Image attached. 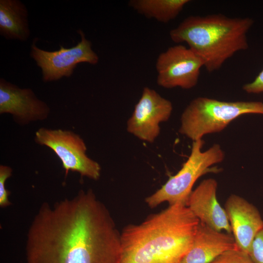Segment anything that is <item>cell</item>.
<instances>
[{"mask_svg": "<svg viewBox=\"0 0 263 263\" xmlns=\"http://www.w3.org/2000/svg\"><path fill=\"white\" fill-rule=\"evenodd\" d=\"M250 113L263 114V103L199 97L183 111L179 132L193 141H197L205 135L221 132L236 118Z\"/></svg>", "mask_w": 263, "mask_h": 263, "instance_id": "cell-4", "label": "cell"}, {"mask_svg": "<svg viewBox=\"0 0 263 263\" xmlns=\"http://www.w3.org/2000/svg\"><path fill=\"white\" fill-rule=\"evenodd\" d=\"M217 187L215 179L204 180L192 190L186 206L200 222L218 231L232 234L225 209L217 198Z\"/></svg>", "mask_w": 263, "mask_h": 263, "instance_id": "cell-12", "label": "cell"}, {"mask_svg": "<svg viewBox=\"0 0 263 263\" xmlns=\"http://www.w3.org/2000/svg\"><path fill=\"white\" fill-rule=\"evenodd\" d=\"M243 89L248 94L263 93V69L253 81L244 84Z\"/></svg>", "mask_w": 263, "mask_h": 263, "instance_id": "cell-19", "label": "cell"}, {"mask_svg": "<svg viewBox=\"0 0 263 263\" xmlns=\"http://www.w3.org/2000/svg\"><path fill=\"white\" fill-rule=\"evenodd\" d=\"M200 223L187 206L169 205L121 233L120 263H181Z\"/></svg>", "mask_w": 263, "mask_h": 263, "instance_id": "cell-2", "label": "cell"}, {"mask_svg": "<svg viewBox=\"0 0 263 263\" xmlns=\"http://www.w3.org/2000/svg\"><path fill=\"white\" fill-rule=\"evenodd\" d=\"M155 66L159 86L167 89L179 87L190 89L197 84L204 64L192 50L179 44L161 53Z\"/></svg>", "mask_w": 263, "mask_h": 263, "instance_id": "cell-8", "label": "cell"}, {"mask_svg": "<svg viewBox=\"0 0 263 263\" xmlns=\"http://www.w3.org/2000/svg\"><path fill=\"white\" fill-rule=\"evenodd\" d=\"M224 208L238 249L248 254L255 237L263 227L259 211L252 203L234 194L227 198Z\"/></svg>", "mask_w": 263, "mask_h": 263, "instance_id": "cell-11", "label": "cell"}, {"mask_svg": "<svg viewBox=\"0 0 263 263\" xmlns=\"http://www.w3.org/2000/svg\"><path fill=\"white\" fill-rule=\"evenodd\" d=\"M238 249L232 234L200 222L192 245L181 263H211L225 252Z\"/></svg>", "mask_w": 263, "mask_h": 263, "instance_id": "cell-13", "label": "cell"}, {"mask_svg": "<svg viewBox=\"0 0 263 263\" xmlns=\"http://www.w3.org/2000/svg\"><path fill=\"white\" fill-rule=\"evenodd\" d=\"M252 19L221 14L191 16L169 32L175 43H186L201 58L209 73L220 69L238 52L248 48L247 34Z\"/></svg>", "mask_w": 263, "mask_h": 263, "instance_id": "cell-3", "label": "cell"}, {"mask_svg": "<svg viewBox=\"0 0 263 263\" xmlns=\"http://www.w3.org/2000/svg\"><path fill=\"white\" fill-rule=\"evenodd\" d=\"M248 255L254 263H263V227L255 237Z\"/></svg>", "mask_w": 263, "mask_h": 263, "instance_id": "cell-18", "label": "cell"}, {"mask_svg": "<svg viewBox=\"0 0 263 263\" xmlns=\"http://www.w3.org/2000/svg\"><path fill=\"white\" fill-rule=\"evenodd\" d=\"M211 263H254L249 255L238 249L228 251Z\"/></svg>", "mask_w": 263, "mask_h": 263, "instance_id": "cell-16", "label": "cell"}, {"mask_svg": "<svg viewBox=\"0 0 263 263\" xmlns=\"http://www.w3.org/2000/svg\"><path fill=\"white\" fill-rule=\"evenodd\" d=\"M81 40L71 48L59 45V49L47 51L36 45V38L33 40L30 53L41 71L42 79L44 82L57 81L63 77H69L73 75L78 64L81 62L96 65L99 57L92 49V44L87 39L84 32L77 30Z\"/></svg>", "mask_w": 263, "mask_h": 263, "instance_id": "cell-7", "label": "cell"}, {"mask_svg": "<svg viewBox=\"0 0 263 263\" xmlns=\"http://www.w3.org/2000/svg\"><path fill=\"white\" fill-rule=\"evenodd\" d=\"M28 16L19 0H0V35L8 40L26 41L31 34Z\"/></svg>", "mask_w": 263, "mask_h": 263, "instance_id": "cell-14", "label": "cell"}, {"mask_svg": "<svg viewBox=\"0 0 263 263\" xmlns=\"http://www.w3.org/2000/svg\"><path fill=\"white\" fill-rule=\"evenodd\" d=\"M204 144L203 139L193 141L190 155L180 170L160 188L146 198V203L150 207H155L165 202L169 205L180 204L186 206L196 181L207 173L220 170L212 166L225 158L221 147L215 144L202 151Z\"/></svg>", "mask_w": 263, "mask_h": 263, "instance_id": "cell-5", "label": "cell"}, {"mask_svg": "<svg viewBox=\"0 0 263 263\" xmlns=\"http://www.w3.org/2000/svg\"><path fill=\"white\" fill-rule=\"evenodd\" d=\"M121 233L92 190L44 203L29 228L27 263H120Z\"/></svg>", "mask_w": 263, "mask_h": 263, "instance_id": "cell-1", "label": "cell"}, {"mask_svg": "<svg viewBox=\"0 0 263 263\" xmlns=\"http://www.w3.org/2000/svg\"><path fill=\"white\" fill-rule=\"evenodd\" d=\"M189 0H131L129 5L149 19L168 23L176 18Z\"/></svg>", "mask_w": 263, "mask_h": 263, "instance_id": "cell-15", "label": "cell"}, {"mask_svg": "<svg viewBox=\"0 0 263 263\" xmlns=\"http://www.w3.org/2000/svg\"><path fill=\"white\" fill-rule=\"evenodd\" d=\"M12 169L9 166L1 165L0 166V206L6 207L10 205L8 200L9 191L6 189V180L11 177Z\"/></svg>", "mask_w": 263, "mask_h": 263, "instance_id": "cell-17", "label": "cell"}, {"mask_svg": "<svg viewBox=\"0 0 263 263\" xmlns=\"http://www.w3.org/2000/svg\"><path fill=\"white\" fill-rule=\"evenodd\" d=\"M35 141L54 151L60 160L66 175L72 171L94 180L100 178V165L87 156L86 144L76 133L42 127L36 132Z\"/></svg>", "mask_w": 263, "mask_h": 263, "instance_id": "cell-6", "label": "cell"}, {"mask_svg": "<svg viewBox=\"0 0 263 263\" xmlns=\"http://www.w3.org/2000/svg\"><path fill=\"white\" fill-rule=\"evenodd\" d=\"M50 109L30 88H21L0 78V113H9L18 124L46 119Z\"/></svg>", "mask_w": 263, "mask_h": 263, "instance_id": "cell-10", "label": "cell"}, {"mask_svg": "<svg viewBox=\"0 0 263 263\" xmlns=\"http://www.w3.org/2000/svg\"><path fill=\"white\" fill-rule=\"evenodd\" d=\"M172 111L169 100L146 87L127 121V130L141 140L153 143L160 134V123L169 119Z\"/></svg>", "mask_w": 263, "mask_h": 263, "instance_id": "cell-9", "label": "cell"}]
</instances>
